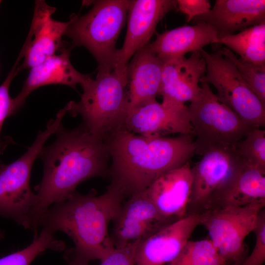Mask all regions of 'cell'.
Segmentation results:
<instances>
[{
    "mask_svg": "<svg viewBox=\"0 0 265 265\" xmlns=\"http://www.w3.org/2000/svg\"><path fill=\"white\" fill-rule=\"evenodd\" d=\"M54 134V141L44 146L39 155L44 173L35 187L32 224L35 230L52 205L66 200L83 182L108 172L110 156L105 140L91 133L82 123L72 130L62 124Z\"/></svg>",
    "mask_w": 265,
    "mask_h": 265,
    "instance_id": "6da1fadb",
    "label": "cell"
},
{
    "mask_svg": "<svg viewBox=\"0 0 265 265\" xmlns=\"http://www.w3.org/2000/svg\"><path fill=\"white\" fill-rule=\"evenodd\" d=\"M110 156V185L125 197L145 190L164 173L189 162L195 154L193 136H144L124 128L105 139Z\"/></svg>",
    "mask_w": 265,
    "mask_h": 265,
    "instance_id": "7a4b0ae2",
    "label": "cell"
},
{
    "mask_svg": "<svg viewBox=\"0 0 265 265\" xmlns=\"http://www.w3.org/2000/svg\"><path fill=\"white\" fill-rule=\"evenodd\" d=\"M124 198L120 189L110 184L100 195L93 190L85 194L75 191L52 205L40 218L39 227L63 232L71 239L74 247L66 251V260L101 261L115 248L108 228Z\"/></svg>",
    "mask_w": 265,
    "mask_h": 265,
    "instance_id": "3957f363",
    "label": "cell"
},
{
    "mask_svg": "<svg viewBox=\"0 0 265 265\" xmlns=\"http://www.w3.org/2000/svg\"><path fill=\"white\" fill-rule=\"evenodd\" d=\"M80 85V100L67 104V113L80 116L88 131L104 140L124 128L128 112L127 67L98 72L95 79L89 76Z\"/></svg>",
    "mask_w": 265,
    "mask_h": 265,
    "instance_id": "277c9868",
    "label": "cell"
},
{
    "mask_svg": "<svg viewBox=\"0 0 265 265\" xmlns=\"http://www.w3.org/2000/svg\"><path fill=\"white\" fill-rule=\"evenodd\" d=\"M130 0L93 1L86 14L72 15L65 35L72 46H82L98 63V72L114 69L117 49L115 46L127 18Z\"/></svg>",
    "mask_w": 265,
    "mask_h": 265,
    "instance_id": "5b68a950",
    "label": "cell"
},
{
    "mask_svg": "<svg viewBox=\"0 0 265 265\" xmlns=\"http://www.w3.org/2000/svg\"><path fill=\"white\" fill-rule=\"evenodd\" d=\"M59 126L56 120H51L22 156L8 164L0 163V215L12 219L25 229H32L36 198L30 187L31 169L45 143Z\"/></svg>",
    "mask_w": 265,
    "mask_h": 265,
    "instance_id": "8992f818",
    "label": "cell"
},
{
    "mask_svg": "<svg viewBox=\"0 0 265 265\" xmlns=\"http://www.w3.org/2000/svg\"><path fill=\"white\" fill-rule=\"evenodd\" d=\"M201 84L199 95L188 109L196 136L195 154L202 156L214 148L234 147L253 128L220 102L210 84Z\"/></svg>",
    "mask_w": 265,
    "mask_h": 265,
    "instance_id": "52a82bcc",
    "label": "cell"
},
{
    "mask_svg": "<svg viewBox=\"0 0 265 265\" xmlns=\"http://www.w3.org/2000/svg\"><path fill=\"white\" fill-rule=\"evenodd\" d=\"M200 52L205 59L206 72L201 80L212 85L219 101L253 128L265 125V106L249 88L233 62L216 50Z\"/></svg>",
    "mask_w": 265,
    "mask_h": 265,
    "instance_id": "ba28073f",
    "label": "cell"
},
{
    "mask_svg": "<svg viewBox=\"0 0 265 265\" xmlns=\"http://www.w3.org/2000/svg\"><path fill=\"white\" fill-rule=\"evenodd\" d=\"M265 204L212 209L200 214V223L210 239L228 264L243 261L244 240L253 232Z\"/></svg>",
    "mask_w": 265,
    "mask_h": 265,
    "instance_id": "9c48e42d",
    "label": "cell"
},
{
    "mask_svg": "<svg viewBox=\"0 0 265 265\" xmlns=\"http://www.w3.org/2000/svg\"><path fill=\"white\" fill-rule=\"evenodd\" d=\"M191 167L193 181L187 215L204 212L213 196L244 163L234 146L211 149Z\"/></svg>",
    "mask_w": 265,
    "mask_h": 265,
    "instance_id": "30bf717a",
    "label": "cell"
},
{
    "mask_svg": "<svg viewBox=\"0 0 265 265\" xmlns=\"http://www.w3.org/2000/svg\"><path fill=\"white\" fill-rule=\"evenodd\" d=\"M174 221L161 215L144 190L122 204L112 220L110 238L115 248L135 245Z\"/></svg>",
    "mask_w": 265,
    "mask_h": 265,
    "instance_id": "8fae6325",
    "label": "cell"
},
{
    "mask_svg": "<svg viewBox=\"0 0 265 265\" xmlns=\"http://www.w3.org/2000/svg\"><path fill=\"white\" fill-rule=\"evenodd\" d=\"M124 128L144 136H165L171 134L193 136L188 107L185 104L155 100L131 111Z\"/></svg>",
    "mask_w": 265,
    "mask_h": 265,
    "instance_id": "7c38bea8",
    "label": "cell"
},
{
    "mask_svg": "<svg viewBox=\"0 0 265 265\" xmlns=\"http://www.w3.org/2000/svg\"><path fill=\"white\" fill-rule=\"evenodd\" d=\"M177 6L176 0H130L126 35L117 49L114 69L127 67L136 52L148 44L159 23Z\"/></svg>",
    "mask_w": 265,
    "mask_h": 265,
    "instance_id": "4fadbf2b",
    "label": "cell"
},
{
    "mask_svg": "<svg viewBox=\"0 0 265 265\" xmlns=\"http://www.w3.org/2000/svg\"><path fill=\"white\" fill-rule=\"evenodd\" d=\"M55 7L44 0L35 2L29 31L20 53L24 58L20 68L30 69L56 54L65 43V35L69 25L52 17Z\"/></svg>",
    "mask_w": 265,
    "mask_h": 265,
    "instance_id": "5bb4252c",
    "label": "cell"
},
{
    "mask_svg": "<svg viewBox=\"0 0 265 265\" xmlns=\"http://www.w3.org/2000/svg\"><path fill=\"white\" fill-rule=\"evenodd\" d=\"M200 223V214H192L163 226L137 244L135 265H168L178 257Z\"/></svg>",
    "mask_w": 265,
    "mask_h": 265,
    "instance_id": "9a60e30c",
    "label": "cell"
},
{
    "mask_svg": "<svg viewBox=\"0 0 265 265\" xmlns=\"http://www.w3.org/2000/svg\"><path fill=\"white\" fill-rule=\"evenodd\" d=\"M206 72L205 59L200 51L163 61L159 95L162 101L185 104L195 100L201 88L199 83Z\"/></svg>",
    "mask_w": 265,
    "mask_h": 265,
    "instance_id": "2e32d148",
    "label": "cell"
},
{
    "mask_svg": "<svg viewBox=\"0 0 265 265\" xmlns=\"http://www.w3.org/2000/svg\"><path fill=\"white\" fill-rule=\"evenodd\" d=\"M192 181L188 162L159 176L145 191L161 215L175 220L187 215Z\"/></svg>",
    "mask_w": 265,
    "mask_h": 265,
    "instance_id": "e0dca14e",
    "label": "cell"
},
{
    "mask_svg": "<svg viewBox=\"0 0 265 265\" xmlns=\"http://www.w3.org/2000/svg\"><path fill=\"white\" fill-rule=\"evenodd\" d=\"M215 30L217 38L236 34L249 27L265 24V0H216L208 13L194 18Z\"/></svg>",
    "mask_w": 265,
    "mask_h": 265,
    "instance_id": "ac0fdd59",
    "label": "cell"
},
{
    "mask_svg": "<svg viewBox=\"0 0 265 265\" xmlns=\"http://www.w3.org/2000/svg\"><path fill=\"white\" fill-rule=\"evenodd\" d=\"M148 44L136 52L127 66L128 114L159 95L163 61Z\"/></svg>",
    "mask_w": 265,
    "mask_h": 265,
    "instance_id": "d6986e66",
    "label": "cell"
},
{
    "mask_svg": "<svg viewBox=\"0 0 265 265\" xmlns=\"http://www.w3.org/2000/svg\"><path fill=\"white\" fill-rule=\"evenodd\" d=\"M70 46L64 45L55 55L30 69L21 91L14 98L17 111L24 104L28 95L40 87L52 84L67 85L73 89L90 75L78 72L70 61Z\"/></svg>",
    "mask_w": 265,
    "mask_h": 265,
    "instance_id": "ffe728a7",
    "label": "cell"
},
{
    "mask_svg": "<svg viewBox=\"0 0 265 265\" xmlns=\"http://www.w3.org/2000/svg\"><path fill=\"white\" fill-rule=\"evenodd\" d=\"M256 204L265 205V170L244 162L213 196L205 211Z\"/></svg>",
    "mask_w": 265,
    "mask_h": 265,
    "instance_id": "44dd1931",
    "label": "cell"
},
{
    "mask_svg": "<svg viewBox=\"0 0 265 265\" xmlns=\"http://www.w3.org/2000/svg\"><path fill=\"white\" fill-rule=\"evenodd\" d=\"M217 38L214 28L204 22L183 26L161 33L148 43L150 50L163 61L185 57L189 52L200 51Z\"/></svg>",
    "mask_w": 265,
    "mask_h": 265,
    "instance_id": "7402d4cb",
    "label": "cell"
},
{
    "mask_svg": "<svg viewBox=\"0 0 265 265\" xmlns=\"http://www.w3.org/2000/svg\"><path fill=\"white\" fill-rule=\"evenodd\" d=\"M214 44H223L241 59L265 66V24L247 28L238 33L216 38Z\"/></svg>",
    "mask_w": 265,
    "mask_h": 265,
    "instance_id": "603a6c76",
    "label": "cell"
},
{
    "mask_svg": "<svg viewBox=\"0 0 265 265\" xmlns=\"http://www.w3.org/2000/svg\"><path fill=\"white\" fill-rule=\"evenodd\" d=\"M54 233L43 227L39 234H34L33 241L28 246L0 258V265H30L38 255L47 250H64L65 242L56 239Z\"/></svg>",
    "mask_w": 265,
    "mask_h": 265,
    "instance_id": "cb8c5ba5",
    "label": "cell"
},
{
    "mask_svg": "<svg viewBox=\"0 0 265 265\" xmlns=\"http://www.w3.org/2000/svg\"><path fill=\"white\" fill-rule=\"evenodd\" d=\"M209 239L188 240L178 257L167 265H229Z\"/></svg>",
    "mask_w": 265,
    "mask_h": 265,
    "instance_id": "d4e9b609",
    "label": "cell"
},
{
    "mask_svg": "<svg viewBox=\"0 0 265 265\" xmlns=\"http://www.w3.org/2000/svg\"><path fill=\"white\" fill-rule=\"evenodd\" d=\"M234 148L246 164L265 170V129H251L235 144Z\"/></svg>",
    "mask_w": 265,
    "mask_h": 265,
    "instance_id": "484cf974",
    "label": "cell"
},
{
    "mask_svg": "<svg viewBox=\"0 0 265 265\" xmlns=\"http://www.w3.org/2000/svg\"><path fill=\"white\" fill-rule=\"evenodd\" d=\"M217 50L233 62L247 86L265 106V66L245 61L226 47Z\"/></svg>",
    "mask_w": 265,
    "mask_h": 265,
    "instance_id": "4316f807",
    "label": "cell"
},
{
    "mask_svg": "<svg viewBox=\"0 0 265 265\" xmlns=\"http://www.w3.org/2000/svg\"><path fill=\"white\" fill-rule=\"evenodd\" d=\"M21 58L18 56L6 78L0 85V132L5 119L17 112L14 99L9 94V87L13 79L21 71L19 67Z\"/></svg>",
    "mask_w": 265,
    "mask_h": 265,
    "instance_id": "83f0119b",
    "label": "cell"
},
{
    "mask_svg": "<svg viewBox=\"0 0 265 265\" xmlns=\"http://www.w3.org/2000/svg\"><path fill=\"white\" fill-rule=\"evenodd\" d=\"M253 232L255 242L251 254L245 258L240 265H263L265 262V212L260 213Z\"/></svg>",
    "mask_w": 265,
    "mask_h": 265,
    "instance_id": "f1b7e54d",
    "label": "cell"
},
{
    "mask_svg": "<svg viewBox=\"0 0 265 265\" xmlns=\"http://www.w3.org/2000/svg\"><path fill=\"white\" fill-rule=\"evenodd\" d=\"M136 245L115 248L99 265H135L134 251ZM68 265H89L73 261H67Z\"/></svg>",
    "mask_w": 265,
    "mask_h": 265,
    "instance_id": "f546056e",
    "label": "cell"
},
{
    "mask_svg": "<svg viewBox=\"0 0 265 265\" xmlns=\"http://www.w3.org/2000/svg\"><path fill=\"white\" fill-rule=\"evenodd\" d=\"M177 10L185 14L187 22L208 13L212 8L208 0H177Z\"/></svg>",
    "mask_w": 265,
    "mask_h": 265,
    "instance_id": "4dcf8cb0",
    "label": "cell"
},
{
    "mask_svg": "<svg viewBox=\"0 0 265 265\" xmlns=\"http://www.w3.org/2000/svg\"><path fill=\"white\" fill-rule=\"evenodd\" d=\"M4 232L1 230H0V240L4 238Z\"/></svg>",
    "mask_w": 265,
    "mask_h": 265,
    "instance_id": "1f68e13d",
    "label": "cell"
},
{
    "mask_svg": "<svg viewBox=\"0 0 265 265\" xmlns=\"http://www.w3.org/2000/svg\"><path fill=\"white\" fill-rule=\"evenodd\" d=\"M242 262V261L240 262H234L229 264V265H240Z\"/></svg>",
    "mask_w": 265,
    "mask_h": 265,
    "instance_id": "d6a6232c",
    "label": "cell"
},
{
    "mask_svg": "<svg viewBox=\"0 0 265 265\" xmlns=\"http://www.w3.org/2000/svg\"><path fill=\"white\" fill-rule=\"evenodd\" d=\"M1 0H0V4L1 3Z\"/></svg>",
    "mask_w": 265,
    "mask_h": 265,
    "instance_id": "836d02e7",
    "label": "cell"
}]
</instances>
